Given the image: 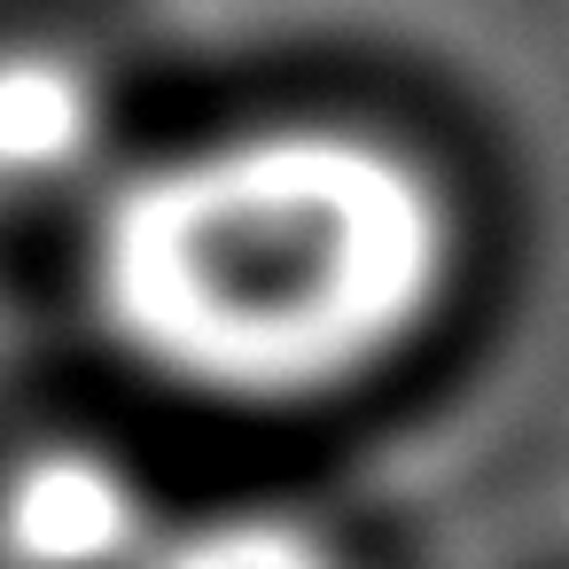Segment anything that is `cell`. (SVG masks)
<instances>
[{"label":"cell","instance_id":"6da1fadb","mask_svg":"<svg viewBox=\"0 0 569 569\" xmlns=\"http://www.w3.org/2000/svg\"><path fill=\"white\" fill-rule=\"evenodd\" d=\"M445 188L359 126H250L110 180L87 242L102 336L157 382L297 406L375 375L445 297Z\"/></svg>","mask_w":569,"mask_h":569},{"label":"cell","instance_id":"7a4b0ae2","mask_svg":"<svg viewBox=\"0 0 569 569\" xmlns=\"http://www.w3.org/2000/svg\"><path fill=\"white\" fill-rule=\"evenodd\" d=\"M157 538L149 483L87 437L32 445L0 476V569H141Z\"/></svg>","mask_w":569,"mask_h":569},{"label":"cell","instance_id":"3957f363","mask_svg":"<svg viewBox=\"0 0 569 569\" xmlns=\"http://www.w3.org/2000/svg\"><path fill=\"white\" fill-rule=\"evenodd\" d=\"M110 87L71 48H0V203H48L102 172Z\"/></svg>","mask_w":569,"mask_h":569},{"label":"cell","instance_id":"277c9868","mask_svg":"<svg viewBox=\"0 0 569 569\" xmlns=\"http://www.w3.org/2000/svg\"><path fill=\"white\" fill-rule=\"evenodd\" d=\"M141 569H343V553L281 507H211L188 522H164L157 553Z\"/></svg>","mask_w":569,"mask_h":569}]
</instances>
